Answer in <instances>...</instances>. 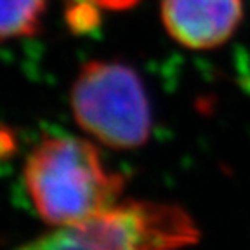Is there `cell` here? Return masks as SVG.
I'll use <instances>...</instances> for the list:
<instances>
[{
	"label": "cell",
	"mask_w": 250,
	"mask_h": 250,
	"mask_svg": "<svg viewBox=\"0 0 250 250\" xmlns=\"http://www.w3.org/2000/svg\"><path fill=\"white\" fill-rule=\"evenodd\" d=\"M18 250H37V249H35V245H33V242H30V243H26V245L20 247Z\"/></svg>",
	"instance_id": "7"
},
{
	"label": "cell",
	"mask_w": 250,
	"mask_h": 250,
	"mask_svg": "<svg viewBox=\"0 0 250 250\" xmlns=\"http://www.w3.org/2000/svg\"><path fill=\"white\" fill-rule=\"evenodd\" d=\"M71 115L96 143L136 149L149 139L153 120L148 92L136 70L120 61H89L70 89Z\"/></svg>",
	"instance_id": "3"
},
{
	"label": "cell",
	"mask_w": 250,
	"mask_h": 250,
	"mask_svg": "<svg viewBox=\"0 0 250 250\" xmlns=\"http://www.w3.org/2000/svg\"><path fill=\"white\" fill-rule=\"evenodd\" d=\"M23 183L39 217L58 228L113 207L120 202L125 177L106 165L92 141L56 134L33 146Z\"/></svg>",
	"instance_id": "1"
},
{
	"label": "cell",
	"mask_w": 250,
	"mask_h": 250,
	"mask_svg": "<svg viewBox=\"0 0 250 250\" xmlns=\"http://www.w3.org/2000/svg\"><path fill=\"white\" fill-rule=\"evenodd\" d=\"M68 23L73 30L87 31L98 24L101 12L125 11L136 5L139 0H66Z\"/></svg>",
	"instance_id": "6"
},
{
	"label": "cell",
	"mask_w": 250,
	"mask_h": 250,
	"mask_svg": "<svg viewBox=\"0 0 250 250\" xmlns=\"http://www.w3.org/2000/svg\"><path fill=\"white\" fill-rule=\"evenodd\" d=\"M200 231L174 203L127 200L33 240L37 250H183Z\"/></svg>",
	"instance_id": "2"
},
{
	"label": "cell",
	"mask_w": 250,
	"mask_h": 250,
	"mask_svg": "<svg viewBox=\"0 0 250 250\" xmlns=\"http://www.w3.org/2000/svg\"><path fill=\"white\" fill-rule=\"evenodd\" d=\"M47 0H0V43L39 33Z\"/></svg>",
	"instance_id": "5"
},
{
	"label": "cell",
	"mask_w": 250,
	"mask_h": 250,
	"mask_svg": "<svg viewBox=\"0 0 250 250\" xmlns=\"http://www.w3.org/2000/svg\"><path fill=\"white\" fill-rule=\"evenodd\" d=\"M162 23L177 43L207 51L231 39L243 18L242 0H162Z\"/></svg>",
	"instance_id": "4"
}]
</instances>
